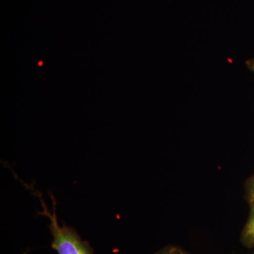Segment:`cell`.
Instances as JSON below:
<instances>
[{"label":"cell","instance_id":"6da1fadb","mask_svg":"<svg viewBox=\"0 0 254 254\" xmlns=\"http://www.w3.org/2000/svg\"><path fill=\"white\" fill-rule=\"evenodd\" d=\"M43 212L41 213L50 219V230L53 235L52 248L58 254H93V250L86 241H83L72 227L58 224L55 210L51 213L48 210L44 201L41 200Z\"/></svg>","mask_w":254,"mask_h":254},{"label":"cell","instance_id":"7a4b0ae2","mask_svg":"<svg viewBox=\"0 0 254 254\" xmlns=\"http://www.w3.org/2000/svg\"><path fill=\"white\" fill-rule=\"evenodd\" d=\"M250 206V215L241 233L240 241L246 248L252 249L254 247V204Z\"/></svg>","mask_w":254,"mask_h":254},{"label":"cell","instance_id":"3957f363","mask_svg":"<svg viewBox=\"0 0 254 254\" xmlns=\"http://www.w3.org/2000/svg\"><path fill=\"white\" fill-rule=\"evenodd\" d=\"M245 199L249 204H254V174L245 182Z\"/></svg>","mask_w":254,"mask_h":254},{"label":"cell","instance_id":"277c9868","mask_svg":"<svg viewBox=\"0 0 254 254\" xmlns=\"http://www.w3.org/2000/svg\"><path fill=\"white\" fill-rule=\"evenodd\" d=\"M155 254H191L186 250L177 247V246L168 245L159 250Z\"/></svg>","mask_w":254,"mask_h":254},{"label":"cell","instance_id":"5b68a950","mask_svg":"<svg viewBox=\"0 0 254 254\" xmlns=\"http://www.w3.org/2000/svg\"><path fill=\"white\" fill-rule=\"evenodd\" d=\"M246 64H247V67H248L249 69L253 71L254 73V58H253V59L247 60V61L246 62Z\"/></svg>","mask_w":254,"mask_h":254}]
</instances>
